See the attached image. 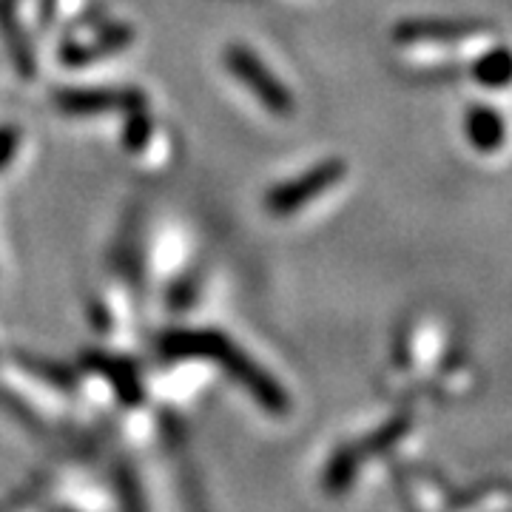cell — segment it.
I'll list each match as a JSON object with an SVG mask.
<instances>
[{"label": "cell", "instance_id": "ba28073f", "mask_svg": "<svg viewBox=\"0 0 512 512\" xmlns=\"http://www.w3.org/2000/svg\"><path fill=\"white\" fill-rule=\"evenodd\" d=\"M18 146H20L18 128H12V126L0 128V168H6V165L15 160Z\"/></svg>", "mask_w": 512, "mask_h": 512}, {"label": "cell", "instance_id": "5b68a950", "mask_svg": "<svg viewBox=\"0 0 512 512\" xmlns=\"http://www.w3.org/2000/svg\"><path fill=\"white\" fill-rule=\"evenodd\" d=\"M467 131H470V140H473L478 148H493L498 146V140H501V123H498L495 111L490 109L470 111Z\"/></svg>", "mask_w": 512, "mask_h": 512}, {"label": "cell", "instance_id": "3957f363", "mask_svg": "<svg viewBox=\"0 0 512 512\" xmlns=\"http://www.w3.org/2000/svg\"><path fill=\"white\" fill-rule=\"evenodd\" d=\"M342 177H345V163H339V160L313 165L311 171H305L302 177H296L291 183L274 188L265 197V208L274 217H291L296 211H302L308 202H313L316 197H322L325 191H330Z\"/></svg>", "mask_w": 512, "mask_h": 512}, {"label": "cell", "instance_id": "8992f818", "mask_svg": "<svg viewBox=\"0 0 512 512\" xmlns=\"http://www.w3.org/2000/svg\"><path fill=\"white\" fill-rule=\"evenodd\" d=\"M476 74L484 83H490V86L507 83L512 77V57L507 52H495V55H490L478 66Z\"/></svg>", "mask_w": 512, "mask_h": 512}, {"label": "cell", "instance_id": "277c9868", "mask_svg": "<svg viewBox=\"0 0 512 512\" xmlns=\"http://www.w3.org/2000/svg\"><path fill=\"white\" fill-rule=\"evenodd\" d=\"M128 100L131 97H126V94L89 92V89H72V92L57 94L60 109L69 111V114H100V111L114 109V106H123Z\"/></svg>", "mask_w": 512, "mask_h": 512}, {"label": "cell", "instance_id": "7a4b0ae2", "mask_svg": "<svg viewBox=\"0 0 512 512\" xmlns=\"http://www.w3.org/2000/svg\"><path fill=\"white\" fill-rule=\"evenodd\" d=\"M225 66H228V72L234 74L245 89H251V94H254L265 109L274 111L279 117H288V114H291V92L285 89V83H282L276 74L268 72V66H265L251 49H245V46H239V43L237 46H228V52H225Z\"/></svg>", "mask_w": 512, "mask_h": 512}, {"label": "cell", "instance_id": "52a82bcc", "mask_svg": "<svg viewBox=\"0 0 512 512\" xmlns=\"http://www.w3.org/2000/svg\"><path fill=\"white\" fill-rule=\"evenodd\" d=\"M148 140V117L146 111H131L128 114V126H126V146L131 151L146 146Z\"/></svg>", "mask_w": 512, "mask_h": 512}, {"label": "cell", "instance_id": "6da1fadb", "mask_svg": "<svg viewBox=\"0 0 512 512\" xmlns=\"http://www.w3.org/2000/svg\"><path fill=\"white\" fill-rule=\"evenodd\" d=\"M163 348L168 353H177V356H211L222 362V367H228L239 382L248 384V390H254L256 396L265 404H274V407H282V393L276 390V384H271V379L265 373H259L251 359H245L234 345L231 339H225L220 333H211V330H180V333H171L165 336Z\"/></svg>", "mask_w": 512, "mask_h": 512}]
</instances>
